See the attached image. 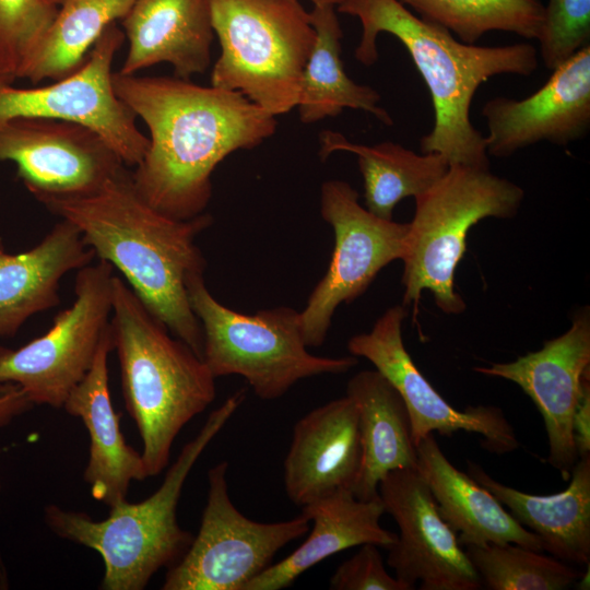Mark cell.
Wrapping results in <instances>:
<instances>
[{
  "instance_id": "cell-29",
  "label": "cell",
  "mask_w": 590,
  "mask_h": 590,
  "mask_svg": "<svg viewBox=\"0 0 590 590\" xmlns=\"http://www.w3.org/2000/svg\"><path fill=\"white\" fill-rule=\"evenodd\" d=\"M421 19L437 24L465 44L492 31L536 39L543 23L540 0H399Z\"/></svg>"
},
{
  "instance_id": "cell-37",
  "label": "cell",
  "mask_w": 590,
  "mask_h": 590,
  "mask_svg": "<svg viewBox=\"0 0 590 590\" xmlns=\"http://www.w3.org/2000/svg\"><path fill=\"white\" fill-rule=\"evenodd\" d=\"M51 2L58 4V0H50Z\"/></svg>"
},
{
  "instance_id": "cell-24",
  "label": "cell",
  "mask_w": 590,
  "mask_h": 590,
  "mask_svg": "<svg viewBox=\"0 0 590 590\" xmlns=\"http://www.w3.org/2000/svg\"><path fill=\"white\" fill-rule=\"evenodd\" d=\"M492 493L512 517L540 540L542 551L570 565L590 560V455L578 458L569 485L552 495H534L505 485L474 462L467 472Z\"/></svg>"
},
{
  "instance_id": "cell-35",
  "label": "cell",
  "mask_w": 590,
  "mask_h": 590,
  "mask_svg": "<svg viewBox=\"0 0 590 590\" xmlns=\"http://www.w3.org/2000/svg\"><path fill=\"white\" fill-rule=\"evenodd\" d=\"M33 403L20 386L0 382V428L10 424L16 416L28 411Z\"/></svg>"
},
{
  "instance_id": "cell-14",
  "label": "cell",
  "mask_w": 590,
  "mask_h": 590,
  "mask_svg": "<svg viewBox=\"0 0 590 590\" xmlns=\"http://www.w3.org/2000/svg\"><path fill=\"white\" fill-rule=\"evenodd\" d=\"M385 512L399 528L387 563L409 590H477L481 579L457 533L438 512L416 469L389 472L378 486Z\"/></svg>"
},
{
  "instance_id": "cell-32",
  "label": "cell",
  "mask_w": 590,
  "mask_h": 590,
  "mask_svg": "<svg viewBox=\"0 0 590 590\" xmlns=\"http://www.w3.org/2000/svg\"><path fill=\"white\" fill-rule=\"evenodd\" d=\"M536 39L548 70L590 45V0H548Z\"/></svg>"
},
{
  "instance_id": "cell-2",
  "label": "cell",
  "mask_w": 590,
  "mask_h": 590,
  "mask_svg": "<svg viewBox=\"0 0 590 590\" xmlns=\"http://www.w3.org/2000/svg\"><path fill=\"white\" fill-rule=\"evenodd\" d=\"M34 198L72 222L96 257L119 270L146 309L202 358V327L187 284L205 269L196 239L212 224L210 214L177 220L161 213L140 196L125 167L91 193Z\"/></svg>"
},
{
  "instance_id": "cell-19",
  "label": "cell",
  "mask_w": 590,
  "mask_h": 590,
  "mask_svg": "<svg viewBox=\"0 0 590 590\" xmlns=\"http://www.w3.org/2000/svg\"><path fill=\"white\" fill-rule=\"evenodd\" d=\"M113 350L109 327L90 370L62 405L67 413L81 418L88 432L90 453L83 477L93 498L109 508L127 500L132 481L149 477L141 453L127 444L111 403L107 363Z\"/></svg>"
},
{
  "instance_id": "cell-28",
  "label": "cell",
  "mask_w": 590,
  "mask_h": 590,
  "mask_svg": "<svg viewBox=\"0 0 590 590\" xmlns=\"http://www.w3.org/2000/svg\"><path fill=\"white\" fill-rule=\"evenodd\" d=\"M134 0H58L57 12L19 79L32 84L70 75L105 28L120 21Z\"/></svg>"
},
{
  "instance_id": "cell-33",
  "label": "cell",
  "mask_w": 590,
  "mask_h": 590,
  "mask_svg": "<svg viewBox=\"0 0 590 590\" xmlns=\"http://www.w3.org/2000/svg\"><path fill=\"white\" fill-rule=\"evenodd\" d=\"M379 546L370 543L361 545L331 576V590H409L396 576H391L384 564Z\"/></svg>"
},
{
  "instance_id": "cell-3",
  "label": "cell",
  "mask_w": 590,
  "mask_h": 590,
  "mask_svg": "<svg viewBox=\"0 0 590 590\" xmlns=\"http://www.w3.org/2000/svg\"><path fill=\"white\" fill-rule=\"evenodd\" d=\"M337 10L361 21L362 37L355 58L364 66L377 61L380 33L397 37L410 54L434 108V125L420 140L421 152L438 153L449 165L489 169L485 138L470 118L473 97L493 76L533 74L539 63L535 47L528 43H462L446 28L412 13L399 0H344Z\"/></svg>"
},
{
  "instance_id": "cell-30",
  "label": "cell",
  "mask_w": 590,
  "mask_h": 590,
  "mask_svg": "<svg viewBox=\"0 0 590 590\" xmlns=\"http://www.w3.org/2000/svg\"><path fill=\"white\" fill-rule=\"evenodd\" d=\"M464 551L489 590H564L582 578L569 564L515 543L469 544Z\"/></svg>"
},
{
  "instance_id": "cell-13",
  "label": "cell",
  "mask_w": 590,
  "mask_h": 590,
  "mask_svg": "<svg viewBox=\"0 0 590 590\" xmlns=\"http://www.w3.org/2000/svg\"><path fill=\"white\" fill-rule=\"evenodd\" d=\"M406 316L403 305L390 307L370 331L352 337L347 350L351 355L369 361L401 396L415 447L428 434L451 436L463 430L479 434L482 446L493 453L516 450L518 438L499 408L476 405L457 410L424 377L403 342L402 324Z\"/></svg>"
},
{
  "instance_id": "cell-36",
  "label": "cell",
  "mask_w": 590,
  "mask_h": 590,
  "mask_svg": "<svg viewBox=\"0 0 590 590\" xmlns=\"http://www.w3.org/2000/svg\"><path fill=\"white\" fill-rule=\"evenodd\" d=\"M314 4H330L338 7L340 3H342L344 0H310Z\"/></svg>"
},
{
  "instance_id": "cell-23",
  "label": "cell",
  "mask_w": 590,
  "mask_h": 590,
  "mask_svg": "<svg viewBox=\"0 0 590 590\" xmlns=\"http://www.w3.org/2000/svg\"><path fill=\"white\" fill-rule=\"evenodd\" d=\"M416 453V471L462 546L515 543L543 552L533 532L521 526L492 493L448 460L433 434L418 441Z\"/></svg>"
},
{
  "instance_id": "cell-27",
  "label": "cell",
  "mask_w": 590,
  "mask_h": 590,
  "mask_svg": "<svg viewBox=\"0 0 590 590\" xmlns=\"http://www.w3.org/2000/svg\"><path fill=\"white\" fill-rule=\"evenodd\" d=\"M337 151L351 152L364 180L366 209L384 220H393L396 205L408 197L424 193L447 172L449 163L438 153H415L394 142L363 145L330 130L320 133L319 155L326 160Z\"/></svg>"
},
{
  "instance_id": "cell-31",
  "label": "cell",
  "mask_w": 590,
  "mask_h": 590,
  "mask_svg": "<svg viewBox=\"0 0 590 590\" xmlns=\"http://www.w3.org/2000/svg\"><path fill=\"white\" fill-rule=\"evenodd\" d=\"M50 0H0V74L14 82L52 21Z\"/></svg>"
},
{
  "instance_id": "cell-11",
  "label": "cell",
  "mask_w": 590,
  "mask_h": 590,
  "mask_svg": "<svg viewBox=\"0 0 590 590\" xmlns=\"http://www.w3.org/2000/svg\"><path fill=\"white\" fill-rule=\"evenodd\" d=\"M320 214L334 232V248L324 276L299 311L307 347L321 345L335 309L359 297L381 269L401 260L409 223L384 220L358 202L346 181L326 180L320 191Z\"/></svg>"
},
{
  "instance_id": "cell-7",
  "label": "cell",
  "mask_w": 590,
  "mask_h": 590,
  "mask_svg": "<svg viewBox=\"0 0 590 590\" xmlns=\"http://www.w3.org/2000/svg\"><path fill=\"white\" fill-rule=\"evenodd\" d=\"M221 55L211 85L238 92L273 116L297 105L316 40L299 0H209Z\"/></svg>"
},
{
  "instance_id": "cell-16",
  "label": "cell",
  "mask_w": 590,
  "mask_h": 590,
  "mask_svg": "<svg viewBox=\"0 0 590 590\" xmlns=\"http://www.w3.org/2000/svg\"><path fill=\"white\" fill-rule=\"evenodd\" d=\"M474 371L518 385L541 413L548 442L547 462L568 481L578 460L573 417L590 385V312H575L570 328L534 352L509 363L477 366Z\"/></svg>"
},
{
  "instance_id": "cell-26",
  "label": "cell",
  "mask_w": 590,
  "mask_h": 590,
  "mask_svg": "<svg viewBox=\"0 0 590 590\" xmlns=\"http://www.w3.org/2000/svg\"><path fill=\"white\" fill-rule=\"evenodd\" d=\"M310 14L316 40L303 71L297 105L299 118L311 123L335 117L344 108L367 111L392 126L391 116L379 106L380 96L368 85L354 82L341 59L342 30L335 7L315 4Z\"/></svg>"
},
{
  "instance_id": "cell-22",
  "label": "cell",
  "mask_w": 590,
  "mask_h": 590,
  "mask_svg": "<svg viewBox=\"0 0 590 590\" xmlns=\"http://www.w3.org/2000/svg\"><path fill=\"white\" fill-rule=\"evenodd\" d=\"M312 522L306 540L282 560L256 576L245 590H281L326 558L366 543L388 548L398 539L380 524L385 509L379 498L363 500L351 489H339L302 507Z\"/></svg>"
},
{
  "instance_id": "cell-20",
  "label": "cell",
  "mask_w": 590,
  "mask_h": 590,
  "mask_svg": "<svg viewBox=\"0 0 590 590\" xmlns=\"http://www.w3.org/2000/svg\"><path fill=\"white\" fill-rule=\"evenodd\" d=\"M129 49L122 74L167 62L188 80L211 63L214 32L209 0H134L120 20Z\"/></svg>"
},
{
  "instance_id": "cell-5",
  "label": "cell",
  "mask_w": 590,
  "mask_h": 590,
  "mask_svg": "<svg viewBox=\"0 0 590 590\" xmlns=\"http://www.w3.org/2000/svg\"><path fill=\"white\" fill-rule=\"evenodd\" d=\"M245 394V389L236 391L211 412L200 432L184 446L162 485L144 500L118 504L101 521L56 505L45 507V521L56 535L101 555L105 567L101 589L142 590L155 573L173 566L187 551L193 535L179 526L176 516L182 487Z\"/></svg>"
},
{
  "instance_id": "cell-8",
  "label": "cell",
  "mask_w": 590,
  "mask_h": 590,
  "mask_svg": "<svg viewBox=\"0 0 590 590\" xmlns=\"http://www.w3.org/2000/svg\"><path fill=\"white\" fill-rule=\"evenodd\" d=\"M190 306L203 332L202 359L212 375L244 377L255 394L274 400L300 379L342 374L357 357H323L308 352L302 335L299 311L280 306L248 315L213 297L203 273L187 284Z\"/></svg>"
},
{
  "instance_id": "cell-1",
  "label": "cell",
  "mask_w": 590,
  "mask_h": 590,
  "mask_svg": "<svg viewBox=\"0 0 590 590\" xmlns=\"http://www.w3.org/2000/svg\"><path fill=\"white\" fill-rule=\"evenodd\" d=\"M113 85L150 131L148 151L131 173L133 185L151 206L173 219L202 214L217 164L276 130L275 116L238 92L120 72L113 73Z\"/></svg>"
},
{
  "instance_id": "cell-25",
  "label": "cell",
  "mask_w": 590,
  "mask_h": 590,
  "mask_svg": "<svg viewBox=\"0 0 590 590\" xmlns=\"http://www.w3.org/2000/svg\"><path fill=\"white\" fill-rule=\"evenodd\" d=\"M346 397L357 410L362 461L352 493L358 499L379 498V482L391 471L416 469L417 453L405 403L375 370H362L347 382Z\"/></svg>"
},
{
  "instance_id": "cell-18",
  "label": "cell",
  "mask_w": 590,
  "mask_h": 590,
  "mask_svg": "<svg viewBox=\"0 0 590 590\" xmlns=\"http://www.w3.org/2000/svg\"><path fill=\"white\" fill-rule=\"evenodd\" d=\"M362 461L357 410L344 396L305 414L293 428L283 463L284 489L300 508L351 489Z\"/></svg>"
},
{
  "instance_id": "cell-12",
  "label": "cell",
  "mask_w": 590,
  "mask_h": 590,
  "mask_svg": "<svg viewBox=\"0 0 590 590\" xmlns=\"http://www.w3.org/2000/svg\"><path fill=\"white\" fill-rule=\"evenodd\" d=\"M125 38L117 23L108 25L82 66L48 85L19 87L0 74V120L36 117L81 123L97 132L125 165L137 166L149 138L113 85V61Z\"/></svg>"
},
{
  "instance_id": "cell-6",
  "label": "cell",
  "mask_w": 590,
  "mask_h": 590,
  "mask_svg": "<svg viewBox=\"0 0 590 590\" xmlns=\"http://www.w3.org/2000/svg\"><path fill=\"white\" fill-rule=\"evenodd\" d=\"M524 190L489 169L449 165L445 175L415 199L402 257V305L416 317L422 292H432L445 314L464 311L455 273L467 249V235L486 217L516 216ZM414 317V320H415Z\"/></svg>"
},
{
  "instance_id": "cell-21",
  "label": "cell",
  "mask_w": 590,
  "mask_h": 590,
  "mask_svg": "<svg viewBox=\"0 0 590 590\" xmlns=\"http://www.w3.org/2000/svg\"><path fill=\"white\" fill-rule=\"evenodd\" d=\"M95 257L80 229L66 219L21 253H9L0 235V339L13 337L35 314L58 306L63 275Z\"/></svg>"
},
{
  "instance_id": "cell-9",
  "label": "cell",
  "mask_w": 590,
  "mask_h": 590,
  "mask_svg": "<svg viewBox=\"0 0 590 590\" xmlns=\"http://www.w3.org/2000/svg\"><path fill=\"white\" fill-rule=\"evenodd\" d=\"M113 279V266L105 260L79 269L75 299L45 334L19 349L0 345V382L20 386L33 404L62 408L110 327Z\"/></svg>"
},
{
  "instance_id": "cell-15",
  "label": "cell",
  "mask_w": 590,
  "mask_h": 590,
  "mask_svg": "<svg viewBox=\"0 0 590 590\" xmlns=\"http://www.w3.org/2000/svg\"><path fill=\"white\" fill-rule=\"evenodd\" d=\"M4 161L16 165L34 197L91 193L125 167L91 128L36 117L0 120V162Z\"/></svg>"
},
{
  "instance_id": "cell-34",
  "label": "cell",
  "mask_w": 590,
  "mask_h": 590,
  "mask_svg": "<svg viewBox=\"0 0 590 590\" xmlns=\"http://www.w3.org/2000/svg\"><path fill=\"white\" fill-rule=\"evenodd\" d=\"M573 436L578 458L590 455V385L586 386L573 417Z\"/></svg>"
},
{
  "instance_id": "cell-4",
  "label": "cell",
  "mask_w": 590,
  "mask_h": 590,
  "mask_svg": "<svg viewBox=\"0 0 590 590\" xmlns=\"http://www.w3.org/2000/svg\"><path fill=\"white\" fill-rule=\"evenodd\" d=\"M110 331L126 409L141 436L148 476H155L168 464L179 432L213 402L215 377L115 275Z\"/></svg>"
},
{
  "instance_id": "cell-10",
  "label": "cell",
  "mask_w": 590,
  "mask_h": 590,
  "mask_svg": "<svg viewBox=\"0 0 590 590\" xmlns=\"http://www.w3.org/2000/svg\"><path fill=\"white\" fill-rule=\"evenodd\" d=\"M228 462L208 471V495L197 536L168 568L163 590H245L274 555L308 533L309 519L300 515L285 521L258 522L232 503Z\"/></svg>"
},
{
  "instance_id": "cell-17",
  "label": "cell",
  "mask_w": 590,
  "mask_h": 590,
  "mask_svg": "<svg viewBox=\"0 0 590 590\" xmlns=\"http://www.w3.org/2000/svg\"><path fill=\"white\" fill-rule=\"evenodd\" d=\"M548 80L528 97L488 99L486 152L508 157L547 141L559 146L587 137L590 130V45L552 70Z\"/></svg>"
}]
</instances>
